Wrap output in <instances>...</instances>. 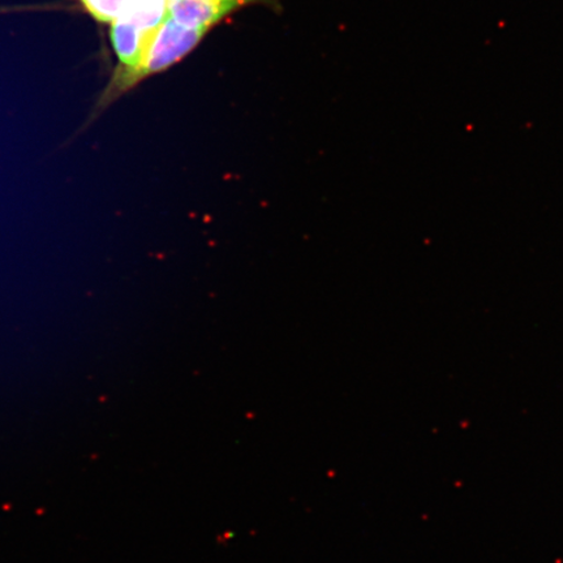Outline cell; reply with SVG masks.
I'll return each instance as SVG.
<instances>
[{"instance_id":"obj_1","label":"cell","mask_w":563,"mask_h":563,"mask_svg":"<svg viewBox=\"0 0 563 563\" xmlns=\"http://www.w3.org/2000/svg\"><path fill=\"white\" fill-rule=\"evenodd\" d=\"M207 33V30H194V27L176 23L168 16L153 33L150 44H147L143 65L139 73V81L145 79L146 76L159 74L185 58L200 44Z\"/></svg>"},{"instance_id":"obj_2","label":"cell","mask_w":563,"mask_h":563,"mask_svg":"<svg viewBox=\"0 0 563 563\" xmlns=\"http://www.w3.org/2000/svg\"><path fill=\"white\" fill-rule=\"evenodd\" d=\"M154 32L156 31H141L124 20H117L112 23L111 42L122 66L121 74L117 75V88L125 90L139 82L140 68Z\"/></svg>"},{"instance_id":"obj_3","label":"cell","mask_w":563,"mask_h":563,"mask_svg":"<svg viewBox=\"0 0 563 563\" xmlns=\"http://www.w3.org/2000/svg\"><path fill=\"white\" fill-rule=\"evenodd\" d=\"M263 0H167L168 16L176 23L207 30L244 5Z\"/></svg>"},{"instance_id":"obj_4","label":"cell","mask_w":563,"mask_h":563,"mask_svg":"<svg viewBox=\"0 0 563 563\" xmlns=\"http://www.w3.org/2000/svg\"><path fill=\"white\" fill-rule=\"evenodd\" d=\"M91 16L101 23H114L122 19L129 0H81Z\"/></svg>"}]
</instances>
